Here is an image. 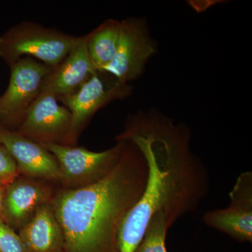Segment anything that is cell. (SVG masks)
Wrapping results in <instances>:
<instances>
[{"label":"cell","mask_w":252,"mask_h":252,"mask_svg":"<svg viewBox=\"0 0 252 252\" xmlns=\"http://www.w3.org/2000/svg\"><path fill=\"white\" fill-rule=\"evenodd\" d=\"M117 138L135 144L148 167L143 193L118 237L119 252H135L156 213L163 212L172 226L198 208L210 191V175L190 152L188 132L170 122H132Z\"/></svg>","instance_id":"1"},{"label":"cell","mask_w":252,"mask_h":252,"mask_svg":"<svg viewBox=\"0 0 252 252\" xmlns=\"http://www.w3.org/2000/svg\"><path fill=\"white\" fill-rule=\"evenodd\" d=\"M119 162L97 183L59 188L51 206L64 238L63 252H119V230L143 193L148 167L143 154L126 140Z\"/></svg>","instance_id":"2"},{"label":"cell","mask_w":252,"mask_h":252,"mask_svg":"<svg viewBox=\"0 0 252 252\" xmlns=\"http://www.w3.org/2000/svg\"><path fill=\"white\" fill-rule=\"evenodd\" d=\"M79 36L23 21L0 35V58L11 67L23 58H31L56 67L77 44Z\"/></svg>","instance_id":"3"},{"label":"cell","mask_w":252,"mask_h":252,"mask_svg":"<svg viewBox=\"0 0 252 252\" xmlns=\"http://www.w3.org/2000/svg\"><path fill=\"white\" fill-rule=\"evenodd\" d=\"M112 148L94 152L84 147L57 144H42L59 162L60 188L74 190L97 183L108 175L122 157L126 140L117 139Z\"/></svg>","instance_id":"4"},{"label":"cell","mask_w":252,"mask_h":252,"mask_svg":"<svg viewBox=\"0 0 252 252\" xmlns=\"http://www.w3.org/2000/svg\"><path fill=\"white\" fill-rule=\"evenodd\" d=\"M10 68L9 86L0 97V122L7 130L16 131L40 94L43 81L54 67L27 57Z\"/></svg>","instance_id":"5"},{"label":"cell","mask_w":252,"mask_h":252,"mask_svg":"<svg viewBox=\"0 0 252 252\" xmlns=\"http://www.w3.org/2000/svg\"><path fill=\"white\" fill-rule=\"evenodd\" d=\"M71 119L69 109L61 105L56 96L41 92L16 132L36 143L66 145Z\"/></svg>","instance_id":"6"},{"label":"cell","mask_w":252,"mask_h":252,"mask_svg":"<svg viewBox=\"0 0 252 252\" xmlns=\"http://www.w3.org/2000/svg\"><path fill=\"white\" fill-rule=\"evenodd\" d=\"M225 208L204 214V223L240 243L252 241V172H242L229 193Z\"/></svg>","instance_id":"7"},{"label":"cell","mask_w":252,"mask_h":252,"mask_svg":"<svg viewBox=\"0 0 252 252\" xmlns=\"http://www.w3.org/2000/svg\"><path fill=\"white\" fill-rule=\"evenodd\" d=\"M59 188L54 182L18 176L5 187L3 220L18 231L39 207L51 203Z\"/></svg>","instance_id":"8"},{"label":"cell","mask_w":252,"mask_h":252,"mask_svg":"<svg viewBox=\"0 0 252 252\" xmlns=\"http://www.w3.org/2000/svg\"><path fill=\"white\" fill-rule=\"evenodd\" d=\"M152 41L143 26L134 20L122 22V33L117 54L102 72L112 74L117 84L125 86L127 81L138 77L147 60L154 54Z\"/></svg>","instance_id":"9"},{"label":"cell","mask_w":252,"mask_h":252,"mask_svg":"<svg viewBox=\"0 0 252 252\" xmlns=\"http://www.w3.org/2000/svg\"><path fill=\"white\" fill-rule=\"evenodd\" d=\"M125 87L116 83L115 85L107 89L97 72L77 92L57 98L69 109L72 118L66 145L75 146L81 131L94 113L109 101L120 97L123 93H126L124 90Z\"/></svg>","instance_id":"10"},{"label":"cell","mask_w":252,"mask_h":252,"mask_svg":"<svg viewBox=\"0 0 252 252\" xmlns=\"http://www.w3.org/2000/svg\"><path fill=\"white\" fill-rule=\"evenodd\" d=\"M0 144L14 158L19 175L49 181L59 185V162L42 144L9 130L0 134Z\"/></svg>","instance_id":"11"},{"label":"cell","mask_w":252,"mask_h":252,"mask_svg":"<svg viewBox=\"0 0 252 252\" xmlns=\"http://www.w3.org/2000/svg\"><path fill=\"white\" fill-rule=\"evenodd\" d=\"M97 72L88 53L86 35L79 36L67 57L46 76L41 92L57 98L74 94Z\"/></svg>","instance_id":"12"},{"label":"cell","mask_w":252,"mask_h":252,"mask_svg":"<svg viewBox=\"0 0 252 252\" xmlns=\"http://www.w3.org/2000/svg\"><path fill=\"white\" fill-rule=\"evenodd\" d=\"M28 252H63V230L51 203L38 209L34 216L18 230Z\"/></svg>","instance_id":"13"},{"label":"cell","mask_w":252,"mask_h":252,"mask_svg":"<svg viewBox=\"0 0 252 252\" xmlns=\"http://www.w3.org/2000/svg\"><path fill=\"white\" fill-rule=\"evenodd\" d=\"M122 33V22L109 20L86 34L88 53L94 67L102 72L117 54Z\"/></svg>","instance_id":"14"},{"label":"cell","mask_w":252,"mask_h":252,"mask_svg":"<svg viewBox=\"0 0 252 252\" xmlns=\"http://www.w3.org/2000/svg\"><path fill=\"white\" fill-rule=\"evenodd\" d=\"M172 227L162 212H157L149 220L143 237L135 252H167V232Z\"/></svg>","instance_id":"15"},{"label":"cell","mask_w":252,"mask_h":252,"mask_svg":"<svg viewBox=\"0 0 252 252\" xmlns=\"http://www.w3.org/2000/svg\"><path fill=\"white\" fill-rule=\"evenodd\" d=\"M0 252H28L16 230L0 220Z\"/></svg>","instance_id":"16"},{"label":"cell","mask_w":252,"mask_h":252,"mask_svg":"<svg viewBox=\"0 0 252 252\" xmlns=\"http://www.w3.org/2000/svg\"><path fill=\"white\" fill-rule=\"evenodd\" d=\"M18 176L16 162L7 149L0 144V182L8 185Z\"/></svg>","instance_id":"17"},{"label":"cell","mask_w":252,"mask_h":252,"mask_svg":"<svg viewBox=\"0 0 252 252\" xmlns=\"http://www.w3.org/2000/svg\"><path fill=\"white\" fill-rule=\"evenodd\" d=\"M5 187L0 188V220H3V209H4V198Z\"/></svg>","instance_id":"18"},{"label":"cell","mask_w":252,"mask_h":252,"mask_svg":"<svg viewBox=\"0 0 252 252\" xmlns=\"http://www.w3.org/2000/svg\"><path fill=\"white\" fill-rule=\"evenodd\" d=\"M5 130H7V129L5 128L4 126H3L2 124H1V123L0 122V134L2 133Z\"/></svg>","instance_id":"19"},{"label":"cell","mask_w":252,"mask_h":252,"mask_svg":"<svg viewBox=\"0 0 252 252\" xmlns=\"http://www.w3.org/2000/svg\"><path fill=\"white\" fill-rule=\"evenodd\" d=\"M5 187V185H3V184L1 183V182H0V188H1V187Z\"/></svg>","instance_id":"20"}]
</instances>
